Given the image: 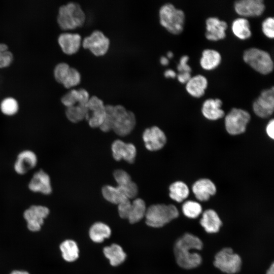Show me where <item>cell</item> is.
Listing matches in <instances>:
<instances>
[{"instance_id": "cell-1", "label": "cell", "mask_w": 274, "mask_h": 274, "mask_svg": "<svg viewBox=\"0 0 274 274\" xmlns=\"http://www.w3.org/2000/svg\"><path fill=\"white\" fill-rule=\"evenodd\" d=\"M203 243L197 236L189 232L178 238L174 246V253L177 264L185 269L198 267L202 262V257L197 252L191 251L202 250Z\"/></svg>"}, {"instance_id": "cell-2", "label": "cell", "mask_w": 274, "mask_h": 274, "mask_svg": "<svg viewBox=\"0 0 274 274\" xmlns=\"http://www.w3.org/2000/svg\"><path fill=\"white\" fill-rule=\"evenodd\" d=\"M106 116L100 126L104 132L111 130L120 136L129 134L134 128L136 119L134 114L122 105H106Z\"/></svg>"}, {"instance_id": "cell-3", "label": "cell", "mask_w": 274, "mask_h": 274, "mask_svg": "<svg viewBox=\"0 0 274 274\" xmlns=\"http://www.w3.org/2000/svg\"><path fill=\"white\" fill-rule=\"evenodd\" d=\"M56 20L61 29L72 30L84 25L86 14L79 4L71 2L59 7Z\"/></svg>"}, {"instance_id": "cell-4", "label": "cell", "mask_w": 274, "mask_h": 274, "mask_svg": "<svg viewBox=\"0 0 274 274\" xmlns=\"http://www.w3.org/2000/svg\"><path fill=\"white\" fill-rule=\"evenodd\" d=\"M159 18L161 25L168 32L178 35L183 31L185 14L173 4L166 3L162 5L159 10Z\"/></svg>"}, {"instance_id": "cell-5", "label": "cell", "mask_w": 274, "mask_h": 274, "mask_svg": "<svg viewBox=\"0 0 274 274\" xmlns=\"http://www.w3.org/2000/svg\"><path fill=\"white\" fill-rule=\"evenodd\" d=\"M179 212L174 204H156L147 209L145 218L146 224L152 227H162L178 218Z\"/></svg>"}, {"instance_id": "cell-6", "label": "cell", "mask_w": 274, "mask_h": 274, "mask_svg": "<svg viewBox=\"0 0 274 274\" xmlns=\"http://www.w3.org/2000/svg\"><path fill=\"white\" fill-rule=\"evenodd\" d=\"M243 59L252 68L262 75H268L273 71V60L265 50L255 47L248 48L244 52Z\"/></svg>"}, {"instance_id": "cell-7", "label": "cell", "mask_w": 274, "mask_h": 274, "mask_svg": "<svg viewBox=\"0 0 274 274\" xmlns=\"http://www.w3.org/2000/svg\"><path fill=\"white\" fill-rule=\"evenodd\" d=\"M214 266L227 274L238 272L242 267V260L240 256L229 247H225L218 252L214 257Z\"/></svg>"}, {"instance_id": "cell-8", "label": "cell", "mask_w": 274, "mask_h": 274, "mask_svg": "<svg viewBox=\"0 0 274 274\" xmlns=\"http://www.w3.org/2000/svg\"><path fill=\"white\" fill-rule=\"evenodd\" d=\"M250 119L251 115L248 112L233 108L225 116V129L230 135L241 134L245 132Z\"/></svg>"}, {"instance_id": "cell-9", "label": "cell", "mask_w": 274, "mask_h": 274, "mask_svg": "<svg viewBox=\"0 0 274 274\" xmlns=\"http://www.w3.org/2000/svg\"><path fill=\"white\" fill-rule=\"evenodd\" d=\"M82 45L84 49H88L94 55L101 56L108 52L110 41L102 31L97 29L83 39Z\"/></svg>"}, {"instance_id": "cell-10", "label": "cell", "mask_w": 274, "mask_h": 274, "mask_svg": "<svg viewBox=\"0 0 274 274\" xmlns=\"http://www.w3.org/2000/svg\"><path fill=\"white\" fill-rule=\"evenodd\" d=\"M254 113L259 117H269L274 110V88L263 90L252 105Z\"/></svg>"}, {"instance_id": "cell-11", "label": "cell", "mask_w": 274, "mask_h": 274, "mask_svg": "<svg viewBox=\"0 0 274 274\" xmlns=\"http://www.w3.org/2000/svg\"><path fill=\"white\" fill-rule=\"evenodd\" d=\"M50 214V210L46 206L32 205L23 213V217L27 222V227L32 232L41 230L44 219Z\"/></svg>"}, {"instance_id": "cell-12", "label": "cell", "mask_w": 274, "mask_h": 274, "mask_svg": "<svg viewBox=\"0 0 274 274\" xmlns=\"http://www.w3.org/2000/svg\"><path fill=\"white\" fill-rule=\"evenodd\" d=\"M88 110L86 120L93 128L100 127L106 116V105L103 101L95 95L90 97L86 104Z\"/></svg>"}, {"instance_id": "cell-13", "label": "cell", "mask_w": 274, "mask_h": 274, "mask_svg": "<svg viewBox=\"0 0 274 274\" xmlns=\"http://www.w3.org/2000/svg\"><path fill=\"white\" fill-rule=\"evenodd\" d=\"M233 6L236 14L244 18L260 16L265 9L263 0H239Z\"/></svg>"}, {"instance_id": "cell-14", "label": "cell", "mask_w": 274, "mask_h": 274, "mask_svg": "<svg viewBox=\"0 0 274 274\" xmlns=\"http://www.w3.org/2000/svg\"><path fill=\"white\" fill-rule=\"evenodd\" d=\"M146 148L149 151H158L162 149L166 143L164 132L157 126L146 129L143 134Z\"/></svg>"}, {"instance_id": "cell-15", "label": "cell", "mask_w": 274, "mask_h": 274, "mask_svg": "<svg viewBox=\"0 0 274 274\" xmlns=\"http://www.w3.org/2000/svg\"><path fill=\"white\" fill-rule=\"evenodd\" d=\"M228 27L226 21L216 17H208L206 20L205 37L209 41H218L225 38Z\"/></svg>"}, {"instance_id": "cell-16", "label": "cell", "mask_w": 274, "mask_h": 274, "mask_svg": "<svg viewBox=\"0 0 274 274\" xmlns=\"http://www.w3.org/2000/svg\"><path fill=\"white\" fill-rule=\"evenodd\" d=\"M28 187L30 191L49 195L52 192L51 178L43 169H40L33 175Z\"/></svg>"}, {"instance_id": "cell-17", "label": "cell", "mask_w": 274, "mask_h": 274, "mask_svg": "<svg viewBox=\"0 0 274 274\" xmlns=\"http://www.w3.org/2000/svg\"><path fill=\"white\" fill-rule=\"evenodd\" d=\"M38 163L36 153L30 150H24L17 155L14 164V169L18 174L23 175L34 168Z\"/></svg>"}, {"instance_id": "cell-18", "label": "cell", "mask_w": 274, "mask_h": 274, "mask_svg": "<svg viewBox=\"0 0 274 274\" xmlns=\"http://www.w3.org/2000/svg\"><path fill=\"white\" fill-rule=\"evenodd\" d=\"M57 42L62 51L66 55H73L80 49L82 37L78 33L63 32L57 38Z\"/></svg>"}, {"instance_id": "cell-19", "label": "cell", "mask_w": 274, "mask_h": 274, "mask_svg": "<svg viewBox=\"0 0 274 274\" xmlns=\"http://www.w3.org/2000/svg\"><path fill=\"white\" fill-rule=\"evenodd\" d=\"M112 151L113 156L117 161L124 159L130 163L134 161L136 150L132 144L125 143L120 140H116L112 145Z\"/></svg>"}, {"instance_id": "cell-20", "label": "cell", "mask_w": 274, "mask_h": 274, "mask_svg": "<svg viewBox=\"0 0 274 274\" xmlns=\"http://www.w3.org/2000/svg\"><path fill=\"white\" fill-rule=\"evenodd\" d=\"M118 187L129 199L134 198L138 192L136 184L132 181L129 175L122 169L116 170L113 174Z\"/></svg>"}, {"instance_id": "cell-21", "label": "cell", "mask_w": 274, "mask_h": 274, "mask_svg": "<svg viewBox=\"0 0 274 274\" xmlns=\"http://www.w3.org/2000/svg\"><path fill=\"white\" fill-rule=\"evenodd\" d=\"M192 190L196 198L200 201L209 200L217 191L215 184L209 179L202 178L197 180L193 184Z\"/></svg>"}, {"instance_id": "cell-22", "label": "cell", "mask_w": 274, "mask_h": 274, "mask_svg": "<svg viewBox=\"0 0 274 274\" xmlns=\"http://www.w3.org/2000/svg\"><path fill=\"white\" fill-rule=\"evenodd\" d=\"M222 104V101L219 98H208L202 104V114L209 120L215 121L220 119L225 115L224 111L221 108Z\"/></svg>"}, {"instance_id": "cell-23", "label": "cell", "mask_w": 274, "mask_h": 274, "mask_svg": "<svg viewBox=\"0 0 274 274\" xmlns=\"http://www.w3.org/2000/svg\"><path fill=\"white\" fill-rule=\"evenodd\" d=\"M89 98V94L85 89H73L61 97V102L66 108H68L77 104L86 105Z\"/></svg>"}, {"instance_id": "cell-24", "label": "cell", "mask_w": 274, "mask_h": 274, "mask_svg": "<svg viewBox=\"0 0 274 274\" xmlns=\"http://www.w3.org/2000/svg\"><path fill=\"white\" fill-rule=\"evenodd\" d=\"M200 224L208 233H217L222 225V222L217 213L213 209H208L202 214Z\"/></svg>"}, {"instance_id": "cell-25", "label": "cell", "mask_w": 274, "mask_h": 274, "mask_svg": "<svg viewBox=\"0 0 274 274\" xmlns=\"http://www.w3.org/2000/svg\"><path fill=\"white\" fill-rule=\"evenodd\" d=\"M208 85L207 78L202 75H197L191 77L186 83L185 89L187 93L195 98L202 96Z\"/></svg>"}, {"instance_id": "cell-26", "label": "cell", "mask_w": 274, "mask_h": 274, "mask_svg": "<svg viewBox=\"0 0 274 274\" xmlns=\"http://www.w3.org/2000/svg\"><path fill=\"white\" fill-rule=\"evenodd\" d=\"M221 55L217 50L206 49L201 53L199 63L201 67L206 71H212L216 68L221 63Z\"/></svg>"}, {"instance_id": "cell-27", "label": "cell", "mask_w": 274, "mask_h": 274, "mask_svg": "<svg viewBox=\"0 0 274 274\" xmlns=\"http://www.w3.org/2000/svg\"><path fill=\"white\" fill-rule=\"evenodd\" d=\"M231 30L233 35L241 40H247L252 36L250 23L246 18L241 17L233 20Z\"/></svg>"}, {"instance_id": "cell-28", "label": "cell", "mask_w": 274, "mask_h": 274, "mask_svg": "<svg viewBox=\"0 0 274 274\" xmlns=\"http://www.w3.org/2000/svg\"><path fill=\"white\" fill-rule=\"evenodd\" d=\"M103 252L106 257L109 260L111 265L113 266L122 264L126 257V255L122 247L116 244L105 247Z\"/></svg>"}, {"instance_id": "cell-29", "label": "cell", "mask_w": 274, "mask_h": 274, "mask_svg": "<svg viewBox=\"0 0 274 274\" xmlns=\"http://www.w3.org/2000/svg\"><path fill=\"white\" fill-rule=\"evenodd\" d=\"M111 234L110 227L102 222H96L90 227L89 235L91 239L97 243L102 242L105 239L109 238Z\"/></svg>"}, {"instance_id": "cell-30", "label": "cell", "mask_w": 274, "mask_h": 274, "mask_svg": "<svg viewBox=\"0 0 274 274\" xmlns=\"http://www.w3.org/2000/svg\"><path fill=\"white\" fill-rule=\"evenodd\" d=\"M63 259L68 262L76 261L79 257V250L75 241L66 239L59 246Z\"/></svg>"}, {"instance_id": "cell-31", "label": "cell", "mask_w": 274, "mask_h": 274, "mask_svg": "<svg viewBox=\"0 0 274 274\" xmlns=\"http://www.w3.org/2000/svg\"><path fill=\"white\" fill-rule=\"evenodd\" d=\"M146 210L145 201L141 198H136L131 202L127 219L130 223H137L145 217Z\"/></svg>"}, {"instance_id": "cell-32", "label": "cell", "mask_w": 274, "mask_h": 274, "mask_svg": "<svg viewBox=\"0 0 274 274\" xmlns=\"http://www.w3.org/2000/svg\"><path fill=\"white\" fill-rule=\"evenodd\" d=\"M169 197L172 199L181 202L185 200L189 195L188 186L182 181H176L173 183L169 187Z\"/></svg>"}, {"instance_id": "cell-33", "label": "cell", "mask_w": 274, "mask_h": 274, "mask_svg": "<svg viewBox=\"0 0 274 274\" xmlns=\"http://www.w3.org/2000/svg\"><path fill=\"white\" fill-rule=\"evenodd\" d=\"M101 192L104 197L107 201L114 204H118L129 199L118 186L106 185L102 187Z\"/></svg>"}, {"instance_id": "cell-34", "label": "cell", "mask_w": 274, "mask_h": 274, "mask_svg": "<svg viewBox=\"0 0 274 274\" xmlns=\"http://www.w3.org/2000/svg\"><path fill=\"white\" fill-rule=\"evenodd\" d=\"M86 105L77 104L66 108L65 113L67 119L73 123H77L86 119L88 112Z\"/></svg>"}, {"instance_id": "cell-35", "label": "cell", "mask_w": 274, "mask_h": 274, "mask_svg": "<svg viewBox=\"0 0 274 274\" xmlns=\"http://www.w3.org/2000/svg\"><path fill=\"white\" fill-rule=\"evenodd\" d=\"M182 211L187 218L195 219L202 213V208L199 202L193 200H187L183 204Z\"/></svg>"}, {"instance_id": "cell-36", "label": "cell", "mask_w": 274, "mask_h": 274, "mask_svg": "<svg viewBox=\"0 0 274 274\" xmlns=\"http://www.w3.org/2000/svg\"><path fill=\"white\" fill-rule=\"evenodd\" d=\"M0 110L5 115L13 116L18 112V102L13 97H6L2 100L0 104Z\"/></svg>"}, {"instance_id": "cell-37", "label": "cell", "mask_w": 274, "mask_h": 274, "mask_svg": "<svg viewBox=\"0 0 274 274\" xmlns=\"http://www.w3.org/2000/svg\"><path fill=\"white\" fill-rule=\"evenodd\" d=\"M14 57L8 45L0 43V69L9 67L13 62Z\"/></svg>"}, {"instance_id": "cell-38", "label": "cell", "mask_w": 274, "mask_h": 274, "mask_svg": "<svg viewBox=\"0 0 274 274\" xmlns=\"http://www.w3.org/2000/svg\"><path fill=\"white\" fill-rule=\"evenodd\" d=\"M70 67L68 63L64 62H59L55 66L53 76L57 83L62 84L68 75Z\"/></svg>"}, {"instance_id": "cell-39", "label": "cell", "mask_w": 274, "mask_h": 274, "mask_svg": "<svg viewBox=\"0 0 274 274\" xmlns=\"http://www.w3.org/2000/svg\"><path fill=\"white\" fill-rule=\"evenodd\" d=\"M81 76L80 72L75 67H71L69 73L62 85L66 89H70L80 84Z\"/></svg>"}, {"instance_id": "cell-40", "label": "cell", "mask_w": 274, "mask_h": 274, "mask_svg": "<svg viewBox=\"0 0 274 274\" xmlns=\"http://www.w3.org/2000/svg\"><path fill=\"white\" fill-rule=\"evenodd\" d=\"M261 28L263 33L269 39L274 38V18L268 17L262 22Z\"/></svg>"}, {"instance_id": "cell-41", "label": "cell", "mask_w": 274, "mask_h": 274, "mask_svg": "<svg viewBox=\"0 0 274 274\" xmlns=\"http://www.w3.org/2000/svg\"><path fill=\"white\" fill-rule=\"evenodd\" d=\"M131 205V202L129 199H127L118 204V213L121 218L127 219Z\"/></svg>"}, {"instance_id": "cell-42", "label": "cell", "mask_w": 274, "mask_h": 274, "mask_svg": "<svg viewBox=\"0 0 274 274\" xmlns=\"http://www.w3.org/2000/svg\"><path fill=\"white\" fill-rule=\"evenodd\" d=\"M189 59L188 55H184L181 57L179 60V63L177 65V70L179 73H191L192 69L190 65L187 63Z\"/></svg>"}, {"instance_id": "cell-43", "label": "cell", "mask_w": 274, "mask_h": 274, "mask_svg": "<svg viewBox=\"0 0 274 274\" xmlns=\"http://www.w3.org/2000/svg\"><path fill=\"white\" fill-rule=\"evenodd\" d=\"M266 132L268 136L272 140L274 139V120L271 119L269 120L266 126Z\"/></svg>"}, {"instance_id": "cell-44", "label": "cell", "mask_w": 274, "mask_h": 274, "mask_svg": "<svg viewBox=\"0 0 274 274\" xmlns=\"http://www.w3.org/2000/svg\"><path fill=\"white\" fill-rule=\"evenodd\" d=\"M179 82L182 84H186L191 78L190 73H179L177 75Z\"/></svg>"}, {"instance_id": "cell-45", "label": "cell", "mask_w": 274, "mask_h": 274, "mask_svg": "<svg viewBox=\"0 0 274 274\" xmlns=\"http://www.w3.org/2000/svg\"><path fill=\"white\" fill-rule=\"evenodd\" d=\"M164 76L166 78H175L176 77L177 74L174 70L168 69L164 72Z\"/></svg>"}, {"instance_id": "cell-46", "label": "cell", "mask_w": 274, "mask_h": 274, "mask_svg": "<svg viewBox=\"0 0 274 274\" xmlns=\"http://www.w3.org/2000/svg\"><path fill=\"white\" fill-rule=\"evenodd\" d=\"M160 63L163 65H167L169 63L168 59L167 57L162 56L160 59Z\"/></svg>"}, {"instance_id": "cell-47", "label": "cell", "mask_w": 274, "mask_h": 274, "mask_svg": "<svg viewBox=\"0 0 274 274\" xmlns=\"http://www.w3.org/2000/svg\"><path fill=\"white\" fill-rule=\"evenodd\" d=\"M265 274H274V264L272 262L268 269L266 271Z\"/></svg>"}, {"instance_id": "cell-48", "label": "cell", "mask_w": 274, "mask_h": 274, "mask_svg": "<svg viewBox=\"0 0 274 274\" xmlns=\"http://www.w3.org/2000/svg\"><path fill=\"white\" fill-rule=\"evenodd\" d=\"M10 274H30L28 272L24 270H15L11 272Z\"/></svg>"}, {"instance_id": "cell-49", "label": "cell", "mask_w": 274, "mask_h": 274, "mask_svg": "<svg viewBox=\"0 0 274 274\" xmlns=\"http://www.w3.org/2000/svg\"><path fill=\"white\" fill-rule=\"evenodd\" d=\"M174 56L173 53L172 52L169 51L167 53V57L168 58H171Z\"/></svg>"}]
</instances>
